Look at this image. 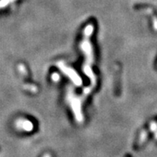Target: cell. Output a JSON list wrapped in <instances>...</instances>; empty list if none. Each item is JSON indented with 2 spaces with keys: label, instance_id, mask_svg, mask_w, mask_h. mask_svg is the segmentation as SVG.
<instances>
[{
  "label": "cell",
  "instance_id": "obj_1",
  "mask_svg": "<svg viewBox=\"0 0 157 157\" xmlns=\"http://www.w3.org/2000/svg\"><path fill=\"white\" fill-rule=\"evenodd\" d=\"M21 123H18V125L20 126L21 128H23L24 130H26V131H31L32 128H33V125L32 123H30L29 121H24L21 120Z\"/></svg>",
  "mask_w": 157,
  "mask_h": 157
},
{
  "label": "cell",
  "instance_id": "obj_2",
  "mask_svg": "<svg viewBox=\"0 0 157 157\" xmlns=\"http://www.w3.org/2000/svg\"><path fill=\"white\" fill-rule=\"evenodd\" d=\"M53 79H54V80H55V81H57V80H59V76H58V75H57V74H54V75H53Z\"/></svg>",
  "mask_w": 157,
  "mask_h": 157
},
{
  "label": "cell",
  "instance_id": "obj_3",
  "mask_svg": "<svg viewBox=\"0 0 157 157\" xmlns=\"http://www.w3.org/2000/svg\"><path fill=\"white\" fill-rule=\"evenodd\" d=\"M44 157H51V156H50V155H49V154H47V155H46Z\"/></svg>",
  "mask_w": 157,
  "mask_h": 157
}]
</instances>
